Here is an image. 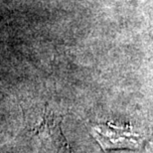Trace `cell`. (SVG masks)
I'll use <instances>...</instances> for the list:
<instances>
[{
  "instance_id": "cell-2",
  "label": "cell",
  "mask_w": 153,
  "mask_h": 153,
  "mask_svg": "<svg viewBox=\"0 0 153 153\" xmlns=\"http://www.w3.org/2000/svg\"><path fill=\"white\" fill-rule=\"evenodd\" d=\"M62 117L54 111H45L40 123L35 128L40 143L46 153H73L63 133Z\"/></svg>"
},
{
  "instance_id": "cell-1",
  "label": "cell",
  "mask_w": 153,
  "mask_h": 153,
  "mask_svg": "<svg viewBox=\"0 0 153 153\" xmlns=\"http://www.w3.org/2000/svg\"><path fill=\"white\" fill-rule=\"evenodd\" d=\"M91 135L103 151L139 150L145 143L144 137L132 127L117 126L111 122L93 125Z\"/></svg>"
}]
</instances>
